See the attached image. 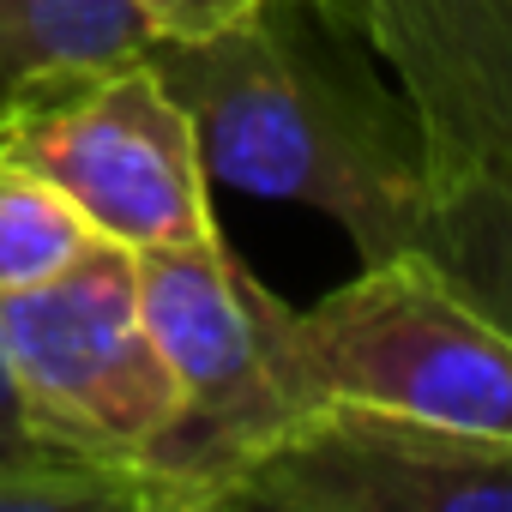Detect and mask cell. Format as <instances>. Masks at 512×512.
Returning a JSON list of instances; mask_svg holds the SVG:
<instances>
[{"mask_svg":"<svg viewBox=\"0 0 512 512\" xmlns=\"http://www.w3.org/2000/svg\"><path fill=\"white\" fill-rule=\"evenodd\" d=\"M0 452H55V446H43V440L25 428V410H19V398H13L7 368H0Z\"/></svg>","mask_w":512,"mask_h":512,"instance_id":"obj_13","label":"cell"},{"mask_svg":"<svg viewBox=\"0 0 512 512\" xmlns=\"http://www.w3.org/2000/svg\"><path fill=\"white\" fill-rule=\"evenodd\" d=\"M410 253L512 338V175H452L428 187Z\"/></svg>","mask_w":512,"mask_h":512,"instance_id":"obj_9","label":"cell"},{"mask_svg":"<svg viewBox=\"0 0 512 512\" xmlns=\"http://www.w3.org/2000/svg\"><path fill=\"white\" fill-rule=\"evenodd\" d=\"M0 512H157L133 464L73 452H0Z\"/></svg>","mask_w":512,"mask_h":512,"instance_id":"obj_11","label":"cell"},{"mask_svg":"<svg viewBox=\"0 0 512 512\" xmlns=\"http://www.w3.org/2000/svg\"><path fill=\"white\" fill-rule=\"evenodd\" d=\"M151 43H199L229 25H241L260 0H133Z\"/></svg>","mask_w":512,"mask_h":512,"instance_id":"obj_12","label":"cell"},{"mask_svg":"<svg viewBox=\"0 0 512 512\" xmlns=\"http://www.w3.org/2000/svg\"><path fill=\"white\" fill-rule=\"evenodd\" d=\"M97 241V229L37 169L0 157V290L43 284Z\"/></svg>","mask_w":512,"mask_h":512,"instance_id":"obj_10","label":"cell"},{"mask_svg":"<svg viewBox=\"0 0 512 512\" xmlns=\"http://www.w3.org/2000/svg\"><path fill=\"white\" fill-rule=\"evenodd\" d=\"M151 49L133 0H0V109Z\"/></svg>","mask_w":512,"mask_h":512,"instance_id":"obj_8","label":"cell"},{"mask_svg":"<svg viewBox=\"0 0 512 512\" xmlns=\"http://www.w3.org/2000/svg\"><path fill=\"white\" fill-rule=\"evenodd\" d=\"M416 109L428 175H512V0H356Z\"/></svg>","mask_w":512,"mask_h":512,"instance_id":"obj_7","label":"cell"},{"mask_svg":"<svg viewBox=\"0 0 512 512\" xmlns=\"http://www.w3.org/2000/svg\"><path fill=\"white\" fill-rule=\"evenodd\" d=\"M296 368L314 404H368L416 422L512 434V338L488 326L422 253L362 266L296 308Z\"/></svg>","mask_w":512,"mask_h":512,"instance_id":"obj_4","label":"cell"},{"mask_svg":"<svg viewBox=\"0 0 512 512\" xmlns=\"http://www.w3.org/2000/svg\"><path fill=\"white\" fill-rule=\"evenodd\" d=\"M133 260L145 326L175 374V416L133 470L157 512H205L314 410L290 344L296 308L253 278L223 235L145 247Z\"/></svg>","mask_w":512,"mask_h":512,"instance_id":"obj_2","label":"cell"},{"mask_svg":"<svg viewBox=\"0 0 512 512\" xmlns=\"http://www.w3.org/2000/svg\"><path fill=\"white\" fill-rule=\"evenodd\" d=\"M0 368L25 428L73 458L139 464L175 416V374L139 308V260L103 235L55 278L0 290Z\"/></svg>","mask_w":512,"mask_h":512,"instance_id":"obj_3","label":"cell"},{"mask_svg":"<svg viewBox=\"0 0 512 512\" xmlns=\"http://www.w3.org/2000/svg\"><path fill=\"white\" fill-rule=\"evenodd\" d=\"M223 506L272 512H512V434L314 404L253 458Z\"/></svg>","mask_w":512,"mask_h":512,"instance_id":"obj_6","label":"cell"},{"mask_svg":"<svg viewBox=\"0 0 512 512\" xmlns=\"http://www.w3.org/2000/svg\"><path fill=\"white\" fill-rule=\"evenodd\" d=\"M0 157L37 169L103 241L133 253L217 235L193 115L145 55L7 103Z\"/></svg>","mask_w":512,"mask_h":512,"instance_id":"obj_5","label":"cell"},{"mask_svg":"<svg viewBox=\"0 0 512 512\" xmlns=\"http://www.w3.org/2000/svg\"><path fill=\"white\" fill-rule=\"evenodd\" d=\"M145 61L193 115L211 181L326 211L362 266L410 253L434 187L428 145L356 0H260L241 25L151 43Z\"/></svg>","mask_w":512,"mask_h":512,"instance_id":"obj_1","label":"cell"}]
</instances>
